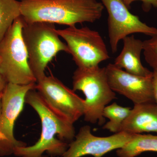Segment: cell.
I'll use <instances>...</instances> for the list:
<instances>
[{"instance_id":"44dd1931","label":"cell","mask_w":157,"mask_h":157,"mask_svg":"<svg viewBox=\"0 0 157 157\" xmlns=\"http://www.w3.org/2000/svg\"><path fill=\"white\" fill-rule=\"evenodd\" d=\"M2 93L0 94V114H1V110H2Z\"/></svg>"},{"instance_id":"30bf717a","label":"cell","mask_w":157,"mask_h":157,"mask_svg":"<svg viewBox=\"0 0 157 157\" xmlns=\"http://www.w3.org/2000/svg\"><path fill=\"white\" fill-rule=\"evenodd\" d=\"M133 135L120 132L107 137H98L92 134L90 127L84 126L79 129L61 157H82L91 155L94 157H102L109 152L122 147Z\"/></svg>"},{"instance_id":"5b68a950","label":"cell","mask_w":157,"mask_h":157,"mask_svg":"<svg viewBox=\"0 0 157 157\" xmlns=\"http://www.w3.org/2000/svg\"><path fill=\"white\" fill-rule=\"evenodd\" d=\"M21 16L14 20L0 42V72L8 83L28 85L36 83L29 63L22 30Z\"/></svg>"},{"instance_id":"9c48e42d","label":"cell","mask_w":157,"mask_h":157,"mask_svg":"<svg viewBox=\"0 0 157 157\" xmlns=\"http://www.w3.org/2000/svg\"><path fill=\"white\" fill-rule=\"evenodd\" d=\"M36 82V90L72 123L83 115L84 100L56 77L45 76Z\"/></svg>"},{"instance_id":"ba28073f","label":"cell","mask_w":157,"mask_h":157,"mask_svg":"<svg viewBox=\"0 0 157 157\" xmlns=\"http://www.w3.org/2000/svg\"><path fill=\"white\" fill-rule=\"evenodd\" d=\"M108 13V36L112 53L117 52L118 45L125 37L135 33L150 37L157 35V29L141 21L132 14L124 0H101Z\"/></svg>"},{"instance_id":"277c9868","label":"cell","mask_w":157,"mask_h":157,"mask_svg":"<svg viewBox=\"0 0 157 157\" xmlns=\"http://www.w3.org/2000/svg\"><path fill=\"white\" fill-rule=\"evenodd\" d=\"M73 90L82 92L84 100V121L103 124V111L106 106L117 99L116 93L108 83L106 67L90 69L77 68L73 73Z\"/></svg>"},{"instance_id":"4fadbf2b","label":"cell","mask_w":157,"mask_h":157,"mask_svg":"<svg viewBox=\"0 0 157 157\" xmlns=\"http://www.w3.org/2000/svg\"><path fill=\"white\" fill-rule=\"evenodd\" d=\"M122 40L123 48L116 58L113 64L137 76L145 77L152 74V71L145 67L141 63L140 56L143 49V41L136 39L133 35L125 37Z\"/></svg>"},{"instance_id":"2e32d148","label":"cell","mask_w":157,"mask_h":157,"mask_svg":"<svg viewBox=\"0 0 157 157\" xmlns=\"http://www.w3.org/2000/svg\"><path fill=\"white\" fill-rule=\"evenodd\" d=\"M20 16V1L0 0V42L14 20Z\"/></svg>"},{"instance_id":"8992f818","label":"cell","mask_w":157,"mask_h":157,"mask_svg":"<svg viewBox=\"0 0 157 157\" xmlns=\"http://www.w3.org/2000/svg\"><path fill=\"white\" fill-rule=\"evenodd\" d=\"M56 32L66 41L78 68L95 67L110 58L104 39L98 31L88 27L78 28L74 25L57 29Z\"/></svg>"},{"instance_id":"ac0fdd59","label":"cell","mask_w":157,"mask_h":157,"mask_svg":"<svg viewBox=\"0 0 157 157\" xmlns=\"http://www.w3.org/2000/svg\"><path fill=\"white\" fill-rule=\"evenodd\" d=\"M135 1H140L142 2L141 7L144 11L148 12L152 8H154L157 11V0H124L127 7L130 9L131 5Z\"/></svg>"},{"instance_id":"7a4b0ae2","label":"cell","mask_w":157,"mask_h":157,"mask_svg":"<svg viewBox=\"0 0 157 157\" xmlns=\"http://www.w3.org/2000/svg\"><path fill=\"white\" fill-rule=\"evenodd\" d=\"M21 16L27 23L46 22L76 25L94 22L104 9L97 0H20Z\"/></svg>"},{"instance_id":"d6986e66","label":"cell","mask_w":157,"mask_h":157,"mask_svg":"<svg viewBox=\"0 0 157 157\" xmlns=\"http://www.w3.org/2000/svg\"><path fill=\"white\" fill-rule=\"evenodd\" d=\"M153 72V86L155 102L157 105V69H154Z\"/></svg>"},{"instance_id":"ffe728a7","label":"cell","mask_w":157,"mask_h":157,"mask_svg":"<svg viewBox=\"0 0 157 157\" xmlns=\"http://www.w3.org/2000/svg\"><path fill=\"white\" fill-rule=\"evenodd\" d=\"M8 82L6 81V78L0 72V94L3 92Z\"/></svg>"},{"instance_id":"3957f363","label":"cell","mask_w":157,"mask_h":157,"mask_svg":"<svg viewBox=\"0 0 157 157\" xmlns=\"http://www.w3.org/2000/svg\"><path fill=\"white\" fill-rule=\"evenodd\" d=\"M56 30L53 24L24 21L23 39L29 65L37 82L45 77V68L57 54L62 51L70 53L67 45L59 39Z\"/></svg>"},{"instance_id":"7402d4cb","label":"cell","mask_w":157,"mask_h":157,"mask_svg":"<svg viewBox=\"0 0 157 157\" xmlns=\"http://www.w3.org/2000/svg\"><path fill=\"white\" fill-rule=\"evenodd\" d=\"M41 157H48L47 156L42 155Z\"/></svg>"},{"instance_id":"7c38bea8","label":"cell","mask_w":157,"mask_h":157,"mask_svg":"<svg viewBox=\"0 0 157 157\" xmlns=\"http://www.w3.org/2000/svg\"><path fill=\"white\" fill-rule=\"evenodd\" d=\"M120 132L132 135L144 132L157 133V104L155 102H147L134 104Z\"/></svg>"},{"instance_id":"52a82bcc","label":"cell","mask_w":157,"mask_h":157,"mask_svg":"<svg viewBox=\"0 0 157 157\" xmlns=\"http://www.w3.org/2000/svg\"><path fill=\"white\" fill-rule=\"evenodd\" d=\"M36 83L18 85L8 83L2 92L0 114V156L14 154V148L26 146L17 140L14 134V124L24 107L29 91L36 89Z\"/></svg>"},{"instance_id":"e0dca14e","label":"cell","mask_w":157,"mask_h":157,"mask_svg":"<svg viewBox=\"0 0 157 157\" xmlns=\"http://www.w3.org/2000/svg\"><path fill=\"white\" fill-rule=\"evenodd\" d=\"M143 53L147 64L152 69H157V35L143 41Z\"/></svg>"},{"instance_id":"6da1fadb","label":"cell","mask_w":157,"mask_h":157,"mask_svg":"<svg viewBox=\"0 0 157 157\" xmlns=\"http://www.w3.org/2000/svg\"><path fill=\"white\" fill-rule=\"evenodd\" d=\"M25 102L36 112L42 131L38 141L31 146L14 148V154L20 157H41L46 151L53 156H62L76 136L73 123L52 107L36 89L29 91Z\"/></svg>"},{"instance_id":"5bb4252c","label":"cell","mask_w":157,"mask_h":157,"mask_svg":"<svg viewBox=\"0 0 157 157\" xmlns=\"http://www.w3.org/2000/svg\"><path fill=\"white\" fill-rule=\"evenodd\" d=\"M147 151L157 152V135L133 134L128 143L118 149L119 157H136Z\"/></svg>"},{"instance_id":"9a60e30c","label":"cell","mask_w":157,"mask_h":157,"mask_svg":"<svg viewBox=\"0 0 157 157\" xmlns=\"http://www.w3.org/2000/svg\"><path fill=\"white\" fill-rule=\"evenodd\" d=\"M131 109L130 107H122L116 102L107 105L103 110V116L109 121L104 125L103 129L114 134L119 132L122 125L130 114Z\"/></svg>"},{"instance_id":"8fae6325","label":"cell","mask_w":157,"mask_h":157,"mask_svg":"<svg viewBox=\"0 0 157 157\" xmlns=\"http://www.w3.org/2000/svg\"><path fill=\"white\" fill-rule=\"evenodd\" d=\"M106 69L108 83L114 92L124 96L134 104L155 102L153 73L145 77L137 76L117 68L113 63L107 65Z\"/></svg>"}]
</instances>
